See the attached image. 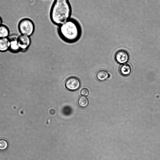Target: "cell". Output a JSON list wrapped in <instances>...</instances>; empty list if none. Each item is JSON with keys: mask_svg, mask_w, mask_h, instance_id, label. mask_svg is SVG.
<instances>
[{"mask_svg": "<svg viewBox=\"0 0 160 160\" xmlns=\"http://www.w3.org/2000/svg\"><path fill=\"white\" fill-rule=\"evenodd\" d=\"M57 32L59 37L63 41L71 43L79 40L82 30L78 21L71 18L58 26Z\"/></svg>", "mask_w": 160, "mask_h": 160, "instance_id": "obj_1", "label": "cell"}, {"mask_svg": "<svg viewBox=\"0 0 160 160\" xmlns=\"http://www.w3.org/2000/svg\"><path fill=\"white\" fill-rule=\"evenodd\" d=\"M72 8L69 0H54L49 17L52 23L58 26L71 18Z\"/></svg>", "mask_w": 160, "mask_h": 160, "instance_id": "obj_2", "label": "cell"}, {"mask_svg": "<svg viewBox=\"0 0 160 160\" xmlns=\"http://www.w3.org/2000/svg\"><path fill=\"white\" fill-rule=\"evenodd\" d=\"M18 29L22 35L29 36L33 33L35 25L31 19L25 18L22 19L19 22Z\"/></svg>", "mask_w": 160, "mask_h": 160, "instance_id": "obj_3", "label": "cell"}, {"mask_svg": "<svg viewBox=\"0 0 160 160\" xmlns=\"http://www.w3.org/2000/svg\"><path fill=\"white\" fill-rule=\"evenodd\" d=\"M80 84V81L79 78L74 76L70 77L67 78L64 84L66 88L72 91L78 89Z\"/></svg>", "mask_w": 160, "mask_h": 160, "instance_id": "obj_4", "label": "cell"}, {"mask_svg": "<svg viewBox=\"0 0 160 160\" xmlns=\"http://www.w3.org/2000/svg\"><path fill=\"white\" fill-rule=\"evenodd\" d=\"M115 58L118 63L120 64H124L128 61L129 55L126 51L122 49L120 50L116 53Z\"/></svg>", "mask_w": 160, "mask_h": 160, "instance_id": "obj_5", "label": "cell"}, {"mask_svg": "<svg viewBox=\"0 0 160 160\" xmlns=\"http://www.w3.org/2000/svg\"><path fill=\"white\" fill-rule=\"evenodd\" d=\"M18 37L15 34H12L8 38L10 42L9 48L11 51L13 52L18 51L20 49L18 42Z\"/></svg>", "mask_w": 160, "mask_h": 160, "instance_id": "obj_6", "label": "cell"}, {"mask_svg": "<svg viewBox=\"0 0 160 160\" xmlns=\"http://www.w3.org/2000/svg\"><path fill=\"white\" fill-rule=\"evenodd\" d=\"M30 39L28 36L22 34L18 36V44L20 49L27 48L30 45Z\"/></svg>", "mask_w": 160, "mask_h": 160, "instance_id": "obj_7", "label": "cell"}, {"mask_svg": "<svg viewBox=\"0 0 160 160\" xmlns=\"http://www.w3.org/2000/svg\"><path fill=\"white\" fill-rule=\"evenodd\" d=\"M132 70L131 66L127 63L123 64L119 68V71L121 74L125 76L129 75L131 73Z\"/></svg>", "mask_w": 160, "mask_h": 160, "instance_id": "obj_8", "label": "cell"}, {"mask_svg": "<svg viewBox=\"0 0 160 160\" xmlns=\"http://www.w3.org/2000/svg\"><path fill=\"white\" fill-rule=\"evenodd\" d=\"M96 76L98 80L103 81L109 77L110 74L106 70L101 69L97 72Z\"/></svg>", "mask_w": 160, "mask_h": 160, "instance_id": "obj_9", "label": "cell"}, {"mask_svg": "<svg viewBox=\"0 0 160 160\" xmlns=\"http://www.w3.org/2000/svg\"><path fill=\"white\" fill-rule=\"evenodd\" d=\"M10 42L8 38H0V51L4 52L9 48Z\"/></svg>", "mask_w": 160, "mask_h": 160, "instance_id": "obj_10", "label": "cell"}, {"mask_svg": "<svg viewBox=\"0 0 160 160\" xmlns=\"http://www.w3.org/2000/svg\"><path fill=\"white\" fill-rule=\"evenodd\" d=\"M9 33V30L6 26L2 24L0 25V38H7Z\"/></svg>", "mask_w": 160, "mask_h": 160, "instance_id": "obj_11", "label": "cell"}, {"mask_svg": "<svg viewBox=\"0 0 160 160\" xmlns=\"http://www.w3.org/2000/svg\"><path fill=\"white\" fill-rule=\"evenodd\" d=\"M88 100L86 97L82 96L80 97L78 100V103L79 105L81 107L85 108L88 104Z\"/></svg>", "mask_w": 160, "mask_h": 160, "instance_id": "obj_12", "label": "cell"}, {"mask_svg": "<svg viewBox=\"0 0 160 160\" xmlns=\"http://www.w3.org/2000/svg\"><path fill=\"white\" fill-rule=\"evenodd\" d=\"M49 116L51 117H55L57 114V110L56 108L54 107L50 108L48 111Z\"/></svg>", "mask_w": 160, "mask_h": 160, "instance_id": "obj_13", "label": "cell"}, {"mask_svg": "<svg viewBox=\"0 0 160 160\" xmlns=\"http://www.w3.org/2000/svg\"><path fill=\"white\" fill-rule=\"evenodd\" d=\"M8 147V143L7 141L3 139H0V150H4Z\"/></svg>", "mask_w": 160, "mask_h": 160, "instance_id": "obj_14", "label": "cell"}, {"mask_svg": "<svg viewBox=\"0 0 160 160\" xmlns=\"http://www.w3.org/2000/svg\"><path fill=\"white\" fill-rule=\"evenodd\" d=\"M63 113L66 115H70L72 112V109L71 108L68 106L65 107L62 109Z\"/></svg>", "mask_w": 160, "mask_h": 160, "instance_id": "obj_15", "label": "cell"}, {"mask_svg": "<svg viewBox=\"0 0 160 160\" xmlns=\"http://www.w3.org/2000/svg\"><path fill=\"white\" fill-rule=\"evenodd\" d=\"M89 93V90L86 88H82L80 91L81 95L83 96H88Z\"/></svg>", "mask_w": 160, "mask_h": 160, "instance_id": "obj_16", "label": "cell"}, {"mask_svg": "<svg viewBox=\"0 0 160 160\" xmlns=\"http://www.w3.org/2000/svg\"><path fill=\"white\" fill-rule=\"evenodd\" d=\"M2 19L0 17V25L2 24Z\"/></svg>", "mask_w": 160, "mask_h": 160, "instance_id": "obj_17", "label": "cell"}]
</instances>
